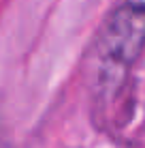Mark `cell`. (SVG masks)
I'll list each match as a JSON object with an SVG mask.
<instances>
[{
  "instance_id": "cell-1",
  "label": "cell",
  "mask_w": 145,
  "mask_h": 148,
  "mask_svg": "<svg viewBox=\"0 0 145 148\" xmlns=\"http://www.w3.org/2000/svg\"><path fill=\"white\" fill-rule=\"evenodd\" d=\"M145 43V9L126 4L115 11L100 37V52L117 64H130Z\"/></svg>"
},
{
  "instance_id": "cell-2",
  "label": "cell",
  "mask_w": 145,
  "mask_h": 148,
  "mask_svg": "<svg viewBox=\"0 0 145 148\" xmlns=\"http://www.w3.org/2000/svg\"><path fill=\"white\" fill-rule=\"evenodd\" d=\"M128 4H132L137 9H145V0H128Z\"/></svg>"
}]
</instances>
